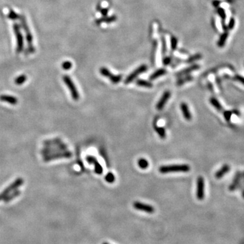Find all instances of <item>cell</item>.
<instances>
[{
  "label": "cell",
  "instance_id": "60d3db41",
  "mask_svg": "<svg viewBox=\"0 0 244 244\" xmlns=\"http://www.w3.org/2000/svg\"><path fill=\"white\" fill-rule=\"evenodd\" d=\"M162 43H163V54H165V52H166V42H165V41H164V39H163V41H162Z\"/></svg>",
  "mask_w": 244,
  "mask_h": 244
},
{
  "label": "cell",
  "instance_id": "ba28073f",
  "mask_svg": "<svg viewBox=\"0 0 244 244\" xmlns=\"http://www.w3.org/2000/svg\"><path fill=\"white\" fill-rule=\"evenodd\" d=\"M147 66L146 65H140V67H138L136 69H135L133 72L130 74V75L127 77L126 79H125V81L124 83L126 84H128L131 82L133 81L134 79H136L138 76H139L140 74H142L143 73H145L146 71L147 70Z\"/></svg>",
  "mask_w": 244,
  "mask_h": 244
},
{
  "label": "cell",
  "instance_id": "836d02e7",
  "mask_svg": "<svg viewBox=\"0 0 244 244\" xmlns=\"http://www.w3.org/2000/svg\"><path fill=\"white\" fill-rule=\"evenodd\" d=\"M218 13L220 15V17L222 18V20H224L225 18H226V13L224 12V10L221 8H219L218 9Z\"/></svg>",
  "mask_w": 244,
  "mask_h": 244
},
{
  "label": "cell",
  "instance_id": "8992f818",
  "mask_svg": "<svg viewBox=\"0 0 244 244\" xmlns=\"http://www.w3.org/2000/svg\"><path fill=\"white\" fill-rule=\"evenodd\" d=\"M72 153L70 151H60V152H56L52 153V154L43 156V160L45 162H47V161L59 160V159H69L72 157Z\"/></svg>",
  "mask_w": 244,
  "mask_h": 244
},
{
  "label": "cell",
  "instance_id": "4316f807",
  "mask_svg": "<svg viewBox=\"0 0 244 244\" xmlns=\"http://www.w3.org/2000/svg\"><path fill=\"white\" fill-rule=\"evenodd\" d=\"M228 35H229V33L227 31H225V32L222 34L221 36V38L219 39V41L218 42V46L219 47H223L225 44V42H226Z\"/></svg>",
  "mask_w": 244,
  "mask_h": 244
},
{
  "label": "cell",
  "instance_id": "e575fe53",
  "mask_svg": "<svg viewBox=\"0 0 244 244\" xmlns=\"http://www.w3.org/2000/svg\"><path fill=\"white\" fill-rule=\"evenodd\" d=\"M232 115V112L230 111H224V118L226 119V120L227 121H229L230 119V117Z\"/></svg>",
  "mask_w": 244,
  "mask_h": 244
},
{
  "label": "cell",
  "instance_id": "3957f363",
  "mask_svg": "<svg viewBox=\"0 0 244 244\" xmlns=\"http://www.w3.org/2000/svg\"><path fill=\"white\" fill-rule=\"evenodd\" d=\"M13 31L16 38L17 41V46H16V52L17 54H20L24 50V38L22 32H21L20 26L17 23L13 24Z\"/></svg>",
  "mask_w": 244,
  "mask_h": 244
},
{
  "label": "cell",
  "instance_id": "2e32d148",
  "mask_svg": "<svg viewBox=\"0 0 244 244\" xmlns=\"http://www.w3.org/2000/svg\"><path fill=\"white\" fill-rule=\"evenodd\" d=\"M200 68V66L199 65H197V64L193 65L191 66V67H187V69H183L181 71H180L179 73H178L176 74V75L178 77H182L184 75H188V74H189L190 73L193 72V71L199 69Z\"/></svg>",
  "mask_w": 244,
  "mask_h": 244
},
{
  "label": "cell",
  "instance_id": "ffe728a7",
  "mask_svg": "<svg viewBox=\"0 0 244 244\" xmlns=\"http://www.w3.org/2000/svg\"><path fill=\"white\" fill-rule=\"evenodd\" d=\"M166 73H167V71L165 69H160L155 71V72L153 73L152 75H151V76L149 77V79H151V80H154V79L160 78V77L165 75V74H166Z\"/></svg>",
  "mask_w": 244,
  "mask_h": 244
},
{
  "label": "cell",
  "instance_id": "8d00e7d4",
  "mask_svg": "<svg viewBox=\"0 0 244 244\" xmlns=\"http://www.w3.org/2000/svg\"><path fill=\"white\" fill-rule=\"evenodd\" d=\"M235 79L237 81H239L240 83H241V84L244 85V78H243V77L241 76V75H236L235 77Z\"/></svg>",
  "mask_w": 244,
  "mask_h": 244
},
{
  "label": "cell",
  "instance_id": "7a4b0ae2",
  "mask_svg": "<svg viewBox=\"0 0 244 244\" xmlns=\"http://www.w3.org/2000/svg\"><path fill=\"white\" fill-rule=\"evenodd\" d=\"M190 167L187 164H174L161 166L159 171L162 174H168L171 172H187L190 171Z\"/></svg>",
  "mask_w": 244,
  "mask_h": 244
},
{
  "label": "cell",
  "instance_id": "277c9868",
  "mask_svg": "<svg viewBox=\"0 0 244 244\" xmlns=\"http://www.w3.org/2000/svg\"><path fill=\"white\" fill-rule=\"evenodd\" d=\"M63 81L65 82V84L67 85L68 89L69 90L72 99L74 100H75V101H78L79 99V94L75 84H74V82L72 80V79H71L69 75H63Z\"/></svg>",
  "mask_w": 244,
  "mask_h": 244
},
{
  "label": "cell",
  "instance_id": "83f0119b",
  "mask_svg": "<svg viewBox=\"0 0 244 244\" xmlns=\"http://www.w3.org/2000/svg\"><path fill=\"white\" fill-rule=\"evenodd\" d=\"M138 165L140 167L141 169H147L148 166V162L147 160H145L144 158H142V159H140L138 161Z\"/></svg>",
  "mask_w": 244,
  "mask_h": 244
},
{
  "label": "cell",
  "instance_id": "4dcf8cb0",
  "mask_svg": "<svg viewBox=\"0 0 244 244\" xmlns=\"http://www.w3.org/2000/svg\"><path fill=\"white\" fill-rule=\"evenodd\" d=\"M193 78L192 76H185V78H182V79H180V80L178 81L177 82V85H178V86H181V85L184 84L185 83H186L187 81H190L191 80H192Z\"/></svg>",
  "mask_w": 244,
  "mask_h": 244
},
{
  "label": "cell",
  "instance_id": "7c38bea8",
  "mask_svg": "<svg viewBox=\"0 0 244 244\" xmlns=\"http://www.w3.org/2000/svg\"><path fill=\"white\" fill-rule=\"evenodd\" d=\"M170 96H171L170 92L166 91L165 92H164L162 96H161V97L160 98V99L159 100L157 105H156V108H157L158 111L163 110V108L166 105V102H168V100L169 99Z\"/></svg>",
  "mask_w": 244,
  "mask_h": 244
},
{
  "label": "cell",
  "instance_id": "ac0fdd59",
  "mask_svg": "<svg viewBox=\"0 0 244 244\" xmlns=\"http://www.w3.org/2000/svg\"><path fill=\"white\" fill-rule=\"evenodd\" d=\"M117 20V17L115 15L111 16V17H102L101 18H99V19H97L95 21V23L96 25H100L101 23H111Z\"/></svg>",
  "mask_w": 244,
  "mask_h": 244
},
{
  "label": "cell",
  "instance_id": "603a6c76",
  "mask_svg": "<svg viewBox=\"0 0 244 244\" xmlns=\"http://www.w3.org/2000/svg\"><path fill=\"white\" fill-rule=\"evenodd\" d=\"M209 102H210L211 105L213 106L216 110H218V111H222V110H223V108H222L221 103H220L218 100L216 99L214 97L211 98V99H209Z\"/></svg>",
  "mask_w": 244,
  "mask_h": 244
},
{
  "label": "cell",
  "instance_id": "5bb4252c",
  "mask_svg": "<svg viewBox=\"0 0 244 244\" xmlns=\"http://www.w3.org/2000/svg\"><path fill=\"white\" fill-rule=\"evenodd\" d=\"M241 178H242V173H241V172H237L235 174L234 178H233V182L230 184L229 187V191H235L239 187V185Z\"/></svg>",
  "mask_w": 244,
  "mask_h": 244
},
{
  "label": "cell",
  "instance_id": "52a82bcc",
  "mask_svg": "<svg viewBox=\"0 0 244 244\" xmlns=\"http://www.w3.org/2000/svg\"><path fill=\"white\" fill-rule=\"evenodd\" d=\"M100 73L102 76L108 78L113 84H118L122 79V75H113L111 71L106 67H102L100 69Z\"/></svg>",
  "mask_w": 244,
  "mask_h": 244
},
{
  "label": "cell",
  "instance_id": "5b68a950",
  "mask_svg": "<svg viewBox=\"0 0 244 244\" xmlns=\"http://www.w3.org/2000/svg\"><path fill=\"white\" fill-rule=\"evenodd\" d=\"M23 182L24 180L22 178H18L16 179L12 184H10L9 186L6 188V189H5L3 191L0 193V201L4 200V199L6 197L7 195H8L10 193H11L12 192L18 189V188H19L20 186H22Z\"/></svg>",
  "mask_w": 244,
  "mask_h": 244
},
{
  "label": "cell",
  "instance_id": "484cf974",
  "mask_svg": "<svg viewBox=\"0 0 244 244\" xmlns=\"http://www.w3.org/2000/svg\"><path fill=\"white\" fill-rule=\"evenodd\" d=\"M8 18H10V20H20V15H19L18 14V13L14 12L12 9H10L8 14Z\"/></svg>",
  "mask_w": 244,
  "mask_h": 244
},
{
  "label": "cell",
  "instance_id": "6da1fadb",
  "mask_svg": "<svg viewBox=\"0 0 244 244\" xmlns=\"http://www.w3.org/2000/svg\"><path fill=\"white\" fill-rule=\"evenodd\" d=\"M20 23L22 26L25 35V38L26 41V44H27V48H26V52H25L26 55L29 54H33L35 52V47L33 44V36L31 33V29L29 28L27 22H26V17L25 15L20 16Z\"/></svg>",
  "mask_w": 244,
  "mask_h": 244
},
{
  "label": "cell",
  "instance_id": "f546056e",
  "mask_svg": "<svg viewBox=\"0 0 244 244\" xmlns=\"http://www.w3.org/2000/svg\"><path fill=\"white\" fill-rule=\"evenodd\" d=\"M202 58V56H201V54H195V55H193V56H191L190 58H188L186 62L188 63H191L194 62V61L200 60V58Z\"/></svg>",
  "mask_w": 244,
  "mask_h": 244
},
{
  "label": "cell",
  "instance_id": "e0dca14e",
  "mask_svg": "<svg viewBox=\"0 0 244 244\" xmlns=\"http://www.w3.org/2000/svg\"><path fill=\"white\" fill-rule=\"evenodd\" d=\"M229 171H230V166L229 165H227V164H225L223 166H222V168L220 169L218 171H217L216 172L215 177L218 179L221 178L222 177H223L224 175Z\"/></svg>",
  "mask_w": 244,
  "mask_h": 244
},
{
  "label": "cell",
  "instance_id": "ee69618b",
  "mask_svg": "<svg viewBox=\"0 0 244 244\" xmlns=\"http://www.w3.org/2000/svg\"><path fill=\"white\" fill-rule=\"evenodd\" d=\"M242 177L244 178V172H243V173H242Z\"/></svg>",
  "mask_w": 244,
  "mask_h": 244
},
{
  "label": "cell",
  "instance_id": "74e56055",
  "mask_svg": "<svg viewBox=\"0 0 244 244\" xmlns=\"http://www.w3.org/2000/svg\"><path fill=\"white\" fill-rule=\"evenodd\" d=\"M171 62V58L169 57H165L163 60V63L164 65H168Z\"/></svg>",
  "mask_w": 244,
  "mask_h": 244
},
{
  "label": "cell",
  "instance_id": "d6986e66",
  "mask_svg": "<svg viewBox=\"0 0 244 244\" xmlns=\"http://www.w3.org/2000/svg\"><path fill=\"white\" fill-rule=\"evenodd\" d=\"M62 141V140L56 138V139H50V140H44L43 142V145L45 147H52V146H56L60 143Z\"/></svg>",
  "mask_w": 244,
  "mask_h": 244
},
{
  "label": "cell",
  "instance_id": "9a60e30c",
  "mask_svg": "<svg viewBox=\"0 0 244 244\" xmlns=\"http://www.w3.org/2000/svg\"><path fill=\"white\" fill-rule=\"evenodd\" d=\"M180 109L182 113V115L184 116V117L185 119L187 121L191 120L192 119V115L191 113L189 110V108L188 107V105L185 102H182L180 104Z\"/></svg>",
  "mask_w": 244,
  "mask_h": 244
},
{
  "label": "cell",
  "instance_id": "7bdbcfd3",
  "mask_svg": "<svg viewBox=\"0 0 244 244\" xmlns=\"http://www.w3.org/2000/svg\"><path fill=\"white\" fill-rule=\"evenodd\" d=\"M102 244H109V243H107V242H105V243H103Z\"/></svg>",
  "mask_w": 244,
  "mask_h": 244
},
{
  "label": "cell",
  "instance_id": "cb8c5ba5",
  "mask_svg": "<svg viewBox=\"0 0 244 244\" xmlns=\"http://www.w3.org/2000/svg\"><path fill=\"white\" fill-rule=\"evenodd\" d=\"M27 79V77L25 74H23V75H20L19 76H18L17 78H16L14 79V84L17 86H20V85L23 84Z\"/></svg>",
  "mask_w": 244,
  "mask_h": 244
},
{
  "label": "cell",
  "instance_id": "1f68e13d",
  "mask_svg": "<svg viewBox=\"0 0 244 244\" xmlns=\"http://www.w3.org/2000/svg\"><path fill=\"white\" fill-rule=\"evenodd\" d=\"M72 63L70 61H65L62 63V68L65 71H68L72 68Z\"/></svg>",
  "mask_w": 244,
  "mask_h": 244
},
{
  "label": "cell",
  "instance_id": "f1b7e54d",
  "mask_svg": "<svg viewBox=\"0 0 244 244\" xmlns=\"http://www.w3.org/2000/svg\"><path fill=\"white\" fill-rule=\"evenodd\" d=\"M105 180L108 183H113L115 182V176L113 173L108 172V173L105 176Z\"/></svg>",
  "mask_w": 244,
  "mask_h": 244
},
{
  "label": "cell",
  "instance_id": "b9f144b4",
  "mask_svg": "<svg viewBox=\"0 0 244 244\" xmlns=\"http://www.w3.org/2000/svg\"><path fill=\"white\" fill-rule=\"evenodd\" d=\"M242 197L244 199V190L243 191V192H242Z\"/></svg>",
  "mask_w": 244,
  "mask_h": 244
},
{
  "label": "cell",
  "instance_id": "d6a6232c",
  "mask_svg": "<svg viewBox=\"0 0 244 244\" xmlns=\"http://www.w3.org/2000/svg\"><path fill=\"white\" fill-rule=\"evenodd\" d=\"M178 40L175 37H172L171 38V48L172 50H175L177 47Z\"/></svg>",
  "mask_w": 244,
  "mask_h": 244
},
{
  "label": "cell",
  "instance_id": "8fae6325",
  "mask_svg": "<svg viewBox=\"0 0 244 244\" xmlns=\"http://www.w3.org/2000/svg\"><path fill=\"white\" fill-rule=\"evenodd\" d=\"M86 160L90 164H93V165H94V171L97 174L100 175L102 174L103 172L102 167L99 163V161H98L96 157H94V156L92 155H87Z\"/></svg>",
  "mask_w": 244,
  "mask_h": 244
},
{
  "label": "cell",
  "instance_id": "d4e9b609",
  "mask_svg": "<svg viewBox=\"0 0 244 244\" xmlns=\"http://www.w3.org/2000/svg\"><path fill=\"white\" fill-rule=\"evenodd\" d=\"M154 129H155V132L158 134V135L160 136V137L161 138V139H165L166 136V133L165 129H164L163 128H162V127H159V126H154Z\"/></svg>",
  "mask_w": 244,
  "mask_h": 244
},
{
  "label": "cell",
  "instance_id": "f35d334b",
  "mask_svg": "<svg viewBox=\"0 0 244 244\" xmlns=\"http://www.w3.org/2000/svg\"><path fill=\"white\" fill-rule=\"evenodd\" d=\"M100 13H101L103 17H107V15L108 14V9L103 8V9H101V10H100Z\"/></svg>",
  "mask_w": 244,
  "mask_h": 244
},
{
  "label": "cell",
  "instance_id": "d590c367",
  "mask_svg": "<svg viewBox=\"0 0 244 244\" xmlns=\"http://www.w3.org/2000/svg\"><path fill=\"white\" fill-rule=\"evenodd\" d=\"M234 26H235V19L233 18H232L229 21V25H228L227 29H233V28H234Z\"/></svg>",
  "mask_w": 244,
  "mask_h": 244
},
{
  "label": "cell",
  "instance_id": "ab89813d",
  "mask_svg": "<svg viewBox=\"0 0 244 244\" xmlns=\"http://www.w3.org/2000/svg\"><path fill=\"white\" fill-rule=\"evenodd\" d=\"M220 3H221V2H220V1H218V0H214V1H213V2H212L214 6H215V7H218L219 6Z\"/></svg>",
  "mask_w": 244,
  "mask_h": 244
},
{
  "label": "cell",
  "instance_id": "30bf717a",
  "mask_svg": "<svg viewBox=\"0 0 244 244\" xmlns=\"http://www.w3.org/2000/svg\"><path fill=\"white\" fill-rule=\"evenodd\" d=\"M197 198L199 200H202L204 198V179L202 176L198 177L197 180Z\"/></svg>",
  "mask_w": 244,
  "mask_h": 244
},
{
  "label": "cell",
  "instance_id": "44dd1931",
  "mask_svg": "<svg viewBox=\"0 0 244 244\" xmlns=\"http://www.w3.org/2000/svg\"><path fill=\"white\" fill-rule=\"evenodd\" d=\"M20 194V191L19 190L17 189V190L14 191L12 192L11 193H10L8 195H7L6 197L4 199V202H6V203L9 202V201L12 200L13 199H14L16 197H17L18 196H19Z\"/></svg>",
  "mask_w": 244,
  "mask_h": 244
},
{
  "label": "cell",
  "instance_id": "7402d4cb",
  "mask_svg": "<svg viewBox=\"0 0 244 244\" xmlns=\"http://www.w3.org/2000/svg\"><path fill=\"white\" fill-rule=\"evenodd\" d=\"M136 83L139 86L147 87V88H151L153 87V84L151 82L147 80H144V79H138V80H136Z\"/></svg>",
  "mask_w": 244,
  "mask_h": 244
},
{
  "label": "cell",
  "instance_id": "4fadbf2b",
  "mask_svg": "<svg viewBox=\"0 0 244 244\" xmlns=\"http://www.w3.org/2000/svg\"><path fill=\"white\" fill-rule=\"evenodd\" d=\"M0 100L4 102H8V104L12 105H17V103L18 102V99L17 97L8 94L0 95Z\"/></svg>",
  "mask_w": 244,
  "mask_h": 244
},
{
  "label": "cell",
  "instance_id": "9c48e42d",
  "mask_svg": "<svg viewBox=\"0 0 244 244\" xmlns=\"http://www.w3.org/2000/svg\"><path fill=\"white\" fill-rule=\"evenodd\" d=\"M133 207L134 209H137V210L143 211L148 214H153L155 212V208H153V206L148 205V204L139 202V201L134 202L133 203Z\"/></svg>",
  "mask_w": 244,
  "mask_h": 244
}]
</instances>
